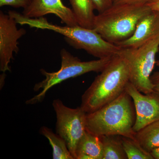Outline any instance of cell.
I'll return each mask as SVG.
<instances>
[{
  "mask_svg": "<svg viewBox=\"0 0 159 159\" xmlns=\"http://www.w3.org/2000/svg\"><path fill=\"white\" fill-rule=\"evenodd\" d=\"M129 81L128 64L120 55L114 56L83 94L80 107L86 113L97 111L118 98Z\"/></svg>",
  "mask_w": 159,
  "mask_h": 159,
  "instance_id": "3",
  "label": "cell"
},
{
  "mask_svg": "<svg viewBox=\"0 0 159 159\" xmlns=\"http://www.w3.org/2000/svg\"><path fill=\"white\" fill-rule=\"evenodd\" d=\"M8 14L17 24L27 25L31 28L49 30L62 34L66 42L76 49H83L98 58L113 57L118 55L121 48L104 39L93 29L77 25L61 26L49 22L45 18H30L16 11H10Z\"/></svg>",
  "mask_w": 159,
  "mask_h": 159,
  "instance_id": "1",
  "label": "cell"
},
{
  "mask_svg": "<svg viewBox=\"0 0 159 159\" xmlns=\"http://www.w3.org/2000/svg\"><path fill=\"white\" fill-rule=\"evenodd\" d=\"M151 10L146 5L113 4L95 16L93 29L106 40L116 45L130 37L139 20Z\"/></svg>",
  "mask_w": 159,
  "mask_h": 159,
  "instance_id": "4",
  "label": "cell"
},
{
  "mask_svg": "<svg viewBox=\"0 0 159 159\" xmlns=\"http://www.w3.org/2000/svg\"><path fill=\"white\" fill-rule=\"evenodd\" d=\"M78 25L87 29H93L95 15L91 0H69Z\"/></svg>",
  "mask_w": 159,
  "mask_h": 159,
  "instance_id": "13",
  "label": "cell"
},
{
  "mask_svg": "<svg viewBox=\"0 0 159 159\" xmlns=\"http://www.w3.org/2000/svg\"><path fill=\"white\" fill-rule=\"evenodd\" d=\"M135 120L133 101L125 91L113 101L87 113L86 130L99 136L117 135L135 139Z\"/></svg>",
  "mask_w": 159,
  "mask_h": 159,
  "instance_id": "2",
  "label": "cell"
},
{
  "mask_svg": "<svg viewBox=\"0 0 159 159\" xmlns=\"http://www.w3.org/2000/svg\"><path fill=\"white\" fill-rule=\"evenodd\" d=\"M103 152L100 136L86 130L77 144L75 159H102Z\"/></svg>",
  "mask_w": 159,
  "mask_h": 159,
  "instance_id": "12",
  "label": "cell"
},
{
  "mask_svg": "<svg viewBox=\"0 0 159 159\" xmlns=\"http://www.w3.org/2000/svg\"><path fill=\"white\" fill-rule=\"evenodd\" d=\"M16 24L12 16L0 11V70L3 73L10 71L13 53L19 51L18 40L26 33L25 29H18Z\"/></svg>",
  "mask_w": 159,
  "mask_h": 159,
  "instance_id": "9",
  "label": "cell"
},
{
  "mask_svg": "<svg viewBox=\"0 0 159 159\" xmlns=\"http://www.w3.org/2000/svg\"><path fill=\"white\" fill-rule=\"evenodd\" d=\"M150 154L154 159H159V147L152 151Z\"/></svg>",
  "mask_w": 159,
  "mask_h": 159,
  "instance_id": "23",
  "label": "cell"
},
{
  "mask_svg": "<svg viewBox=\"0 0 159 159\" xmlns=\"http://www.w3.org/2000/svg\"><path fill=\"white\" fill-rule=\"evenodd\" d=\"M57 118L56 133L64 139L70 152L75 159L77 144L86 131L87 113L80 107L72 108L60 99L52 103Z\"/></svg>",
  "mask_w": 159,
  "mask_h": 159,
  "instance_id": "7",
  "label": "cell"
},
{
  "mask_svg": "<svg viewBox=\"0 0 159 159\" xmlns=\"http://www.w3.org/2000/svg\"><path fill=\"white\" fill-rule=\"evenodd\" d=\"M156 65L158 66H159V60H158L157 61Z\"/></svg>",
  "mask_w": 159,
  "mask_h": 159,
  "instance_id": "24",
  "label": "cell"
},
{
  "mask_svg": "<svg viewBox=\"0 0 159 159\" xmlns=\"http://www.w3.org/2000/svg\"><path fill=\"white\" fill-rule=\"evenodd\" d=\"M135 139L147 152L159 147V120L136 132Z\"/></svg>",
  "mask_w": 159,
  "mask_h": 159,
  "instance_id": "14",
  "label": "cell"
},
{
  "mask_svg": "<svg viewBox=\"0 0 159 159\" xmlns=\"http://www.w3.org/2000/svg\"><path fill=\"white\" fill-rule=\"evenodd\" d=\"M150 80L153 85V91L159 95V71H157L152 74Z\"/></svg>",
  "mask_w": 159,
  "mask_h": 159,
  "instance_id": "21",
  "label": "cell"
},
{
  "mask_svg": "<svg viewBox=\"0 0 159 159\" xmlns=\"http://www.w3.org/2000/svg\"><path fill=\"white\" fill-rule=\"evenodd\" d=\"M150 0H113L114 5H144Z\"/></svg>",
  "mask_w": 159,
  "mask_h": 159,
  "instance_id": "20",
  "label": "cell"
},
{
  "mask_svg": "<svg viewBox=\"0 0 159 159\" xmlns=\"http://www.w3.org/2000/svg\"><path fill=\"white\" fill-rule=\"evenodd\" d=\"M125 92L133 101L136 113L134 131H138L145 126L159 120V95L153 92L144 94L137 89L129 81Z\"/></svg>",
  "mask_w": 159,
  "mask_h": 159,
  "instance_id": "8",
  "label": "cell"
},
{
  "mask_svg": "<svg viewBox=\"0 0 159 159\" xmlns=\"http://www.w3.org/2000/svg\"><path fill=\"white\" fill-rule=\"evenodd\" d=\"M95 10L99 13L103 12L113 5V0H91Z\"/></svg>",
  "mask_w": 159,
  "mask_h": 159,
  "instance_id": "19",
  "label": "cell"
},
{
  "mask_svg": "<svg viewBox=\"0 0 159 159\" xmlns=\"http://www.w3.org/2000/svg\"><path fill=\"white\" fill-rule=\"evenodd\" d=\"M159 33V12L151 10L138 22L133 34L117 43L121 48H137Z\"/></svg>",
  "mask_w": 159,
  "mask_h": 159,
  "instance_id": "11",
  "label": "cell"
},
{
  "mask_svg": "<svg viewBox=\"0 0 159 159\" xmlns=\"http://www.w3.org/2000/svg\"><path fill=\"white\" fill-rule=\"evenodd\" d=\"M159 50V33L137 48H121L118 53L128 64L129 81L143 93L154 91L150 77Z\"/></svg>",
  "mask_w": 159,
  "mask_h": 159,
  "instance_id": "6",
  "label": "cell"
},
{
  "mask_svg": "<svg viewBox=\"0 0 159 159\" xmlns=\"http://www.w3.org/2000/svg\"><path fill=\"white\" fill-rule=\"evenodd\" d=\"M39 133L48 140L53 148V159H74L64 139L45 126L41 127Z\"/></svg>",
  "mask_w": 159,
  "mask_h": 159,
  "instance_id": "15",
  "label": "cell"
},
{
  "mask_svg": "<svg viewBox=\"0 0 159 159\" xmlns=\"http://www.w3.org/2000/svg\"><path fill=\"white\" fill-rule=\"evenodd\" d=\"M103 145L102 159H128L122 141V136L117 135L100 136Z\"/></svg>",
  "mask_w": 159,
  "mask_h": 159,
  "instance_id": "16",
  "label": "cell"
},
{
  "mask_svg": "<svg viewBox=\"0 0 159 159\" xmlns=\"http://www.w3.org/2000/svg\"><path fill=\"white\" fill-rule=\"evenodd\" d=\"M60 56L61 66L58 71L48 72L44 69H41V73L45 77V78L36 83L33 89L34 92L41 91L40 92L27 100L26 104L31 105L41 102L50 89L66 80L91 72L101 73L114 57L83 61L78 57L72 55L65 49H62L61 51Z\"/></svg>",
  "mask_w": 159,
  "mask_h": 159,
  "instance_id": "5",
  "label": "cell"
},
{
  "mask_svg": "<svg viewBox=\"0 0 159 159\" xmlns=\"http://www.w3.org/2000/svg\"><path fill=\"white\" fill-rule=\"evenodd\" d=\"M49 14L55 15L66 25H78L72 9L65 6L61 0H33L22 13L25 17L30 18L43 17Z\"/></svg>",
  "mask_w": 159,
  "mask_h": 159,
  "instance_id": "10",
  "label": "cell"
},
{
  "mask_svg": "<svg viewBox=\"0 0 159 159\" xmlns=\"http://www.w3.org/2000/svg\"><path fill=\"white\" fill-rule=\"evenodd\" d=\"M146 5H147L152 10L159 12V0H150Z\"/></svg>",
  "mask_w": 159,
  "mask_h": 159,
  "instance_id": "22",
  "label": "cell"
},
{
  "mask_svg": "<svg viewBox=\"0 0 159 159\" xmlns=\"http://www.w3.org/2000/svg\"><path fill=\"white\" fill-rule=\"evenodd\" d=\"M123 148L128 159H154L149 152L144 150L135 139L122 136Z\"/></svg>",
  "mask_w": 159,
  "mask_h": 159,
  "instance_id": "17",
  "label": "cell"
},
{
  "mask_svg": "<svg viewBox=\"0 0 159 159\" xmlns=\"http://www.w3.org/2000/svg\"><path fill=\"white\" fill-rule=\"evenodd\" d=\"M33 0H0V6H10L15 8L26 9Z\"/></svg>",
  "mask_w": 159,
  "mask_h": 159,
  "instance_id": "18",
  "label": "cell"
}]
</instances>
